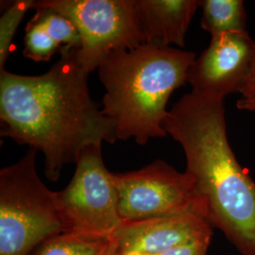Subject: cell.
I'll return each mask as SVG.
<instances>
[{
    "instance_id": "cell-1",
    "label": "cell",
    "mask_w": 255,
    "mask_h": 255,
    "mask_svg": "<svg viewBox=\"0 0 255 255\" xmlns=\"http://www.w3.org/2000/svg\"><path fill=\"white\" fill-rule=\"evenodd\" d=\"M88 75L67 47L41 76L0 72V134L43 152L51 182L86 146L118 141L115 123L92 100Z\"/></svg>"
},
{
    "instance_id": "cell-2",
    "label": "cell",
    "mask_w": 255,
    "mask_h": 255,
    "mask_svg": "<svg viewBox=\"0 0 255 255\" xmlns=\"http://www.w3.org/2000/svg\"><path fill=\"white\" fill-rule=\"evenodd\" d=\"M164 128L182 146L211 226L241 255H255V182L229 144L224 101L185 94L168 111Z\"/></svg>"
},
{
    "instance_id": "cell-3",
    "label": "cell",
    "mask_w": 255,
    "mask_h": 255,
    "mask_svg": "<svg viewBox=\"0 0 255 255\" xmlns=\"http://www.w3.org/2000/svg\"><path fill=\"white\" fill-rule=\"evenodd\" d=\"M196 59L193 51L143 44L113 51L101 62L98 69L106 89L101 111L115 123L118 140L134 138L145 145L167 135L166 104L187 82Z\"/></svg>"
},
{
    "instance_id": "cell-4",
    "label": "cell",
    "mask_w": 255,
    "mask_h": 255,
    "mask_svg": "<svg viewBox=\"0 0 255 255\" xmlns=\"http://www.w3.org/2000/svg\"><path fill=\"white\" fill-rule=\"evenodd\" d=\"M36 149L0 170V255H31L47 239L65 232L56 192L36 170Z\"/></svg>"
},
{
    "instance_id": "cell-5",
    "label": "cell",
    "mask_w": 255,
    "mask_h": 255,
    "mask_svg": "<svg viewBox=\"0 0 255 255\" xmlns=\"http://www.w3.org/2000/svg\"><path fill=\"white\" fill-rule=\"evenodd\" d=\"M102 145L86 146L76 170L56 202L65 232L91 237H114L124 221L119 214V193L113 172L106 168Z\"/></svg>"
},
{
    "instance_id": "cell-6",
    "label": "cell",
    "mask_w": 255,
    "mask_h": 255,
    "mask_svg": "<svg viewBox=\"0 0 255 255\" xmlns=\"http://www.w3.org/2000/svg\"><path fill=\"white\" fill-rule=\"evenodd\" d=\"M34 6L54 9L73 22L82 37L76 56L89 74L111 52L146 44L135 0H42Z\"/></svg>"
},
{
    "instance_id": "cell-7",
    "label": "cell",
    "mask_w": 255,
    "mask_h": 255,
    "mask_svg": "<svg viewBox=\"0 0 255 255\" xmlns=\"http://www.w3.org/2000/svg\"><path fill=\"white\" fill-rule=\"evenodd\" d=\"M113 177L124 222L189 212H199L207 219L205 202L191 175L177 171L164 161L157 160L134 171L113 172Z\"/></svg>"
},
{
    "instance_id": "cell-8",
    "label": "cell",
    "mask_w": 255,
    "mask_h": 255,
    "mask_svg": "<svg viewBox=\"0 0 255 255\" xmlns=\"http://www.w3.org/2000/svg\"><path fill=\"white\" fill-rule=\"evenodd\" d=\"M255 52V41L248 32L212 37L188 72L192 91L221 101L231 94L241 93L251 74Z\"/></svg>"
},
{
    "instance_id": "cell-9",
    "label": "cell",
    "mask_w": 255,
    "mask_h": 255,
    "mask_svg": "<svg viewBox=\"0 0 255 255\" xmlns=\"http://www.w3.org/2000/svg\"><path fill=\"white\" fill-rule=\"evenodd\" d=\"M210 235L213 227L205 215L189 212L124 222L114 238L118 255H152Z\"/></svg>"
},
{
    "instance_id": "cell-10",
    "label": "cell",
    "mask_w": 255,
    "mask_h": 255,
    "mask_svg": "<svg viewBox=\"0 0 255 255\" xmlns=\"http://www.w3.org/2000/svg\"><path fill=\"white\" fill-rule=\"evenodd\" d=\"M200 7L201 0H135L145 43L159 47H184L188 27Z\"/></svg>"
},
{
    "instance_id": "cell-11",
    "label": "cell",
    "mask_w": 255,
    "mask_h": 255,
    "mask_svg": "<svg viewBox=\"0 0 255 255\" xmlns=\"http://www.w3.org/2000/svg\"><path fill=\"white\" fill-rule=\"evenodd\" d=\"M31 255H118L114 237L64 232L43 242Z\"/></svg>"
},
{
    "instance_id": "cell-12",
    "label": "cell",
    "mask_w": 255,
    "mask_h": 255,
    "mask_svg": "<svg viewBox=\"0 0 255 255\" xmlns=\"http://www.w3.org/2000/svg\"><path fill=\"white\" fill-rule=\"evenodd\" d=\"M201 27L212 37L247 31V14L242 0H201Z\"/></svg>"
},
{
    "instance_id": "cell-13",
    "label": "cell",
    "mask_w": 255,
    "mask_h": 255,
    "mask_svg": "<svg viewBox=\"0 0 255 255\" xmlns=\"http://www.w3.org/2000/svg\"><path fill=\"white\" fill-rule=\"evenodd\" d=\"M34 16L46 28L47 33L54 39L55 42L67 48L80 49L82 47V37L73 22L54 9L34 6Z\"/></svg>"
},
{
    "instance_id": "cell-14",
    "label": "cell",
    "mask_w": 255,
    "mask_h": 255,
    "mask_svg": "<svg viewBox=\"0 0 255 255\" xmlns=\"http://www.w3.org/2000/svg\"><path fill=\"white\" fill-rule=\"evenodd\" d=\"M24 45V56L35 62H47L55 53L62 51V46L55 42L34 15L27 23Z\"/></svg>"
},
{
    "instance_id": "cell-15",
    "label": "cell",
    "mask_w": 255,
    "mask_h": 255,
    "mask_svg": "<svg viewBox=\"0 0 255 255\" xmlns=\"http://www.w3.org/2000/svg\"><path fill=\"white\" fill-rule=\"evenodd\" d=\"M34 0H17L12 2L0 18V72L9 57L13 37L28 9H32Z\"/></svg>"
},
{
    "instance_id": "cell-16",
    "label": "cell",
    "mask_w": 255,
    "mask_h": 255,
    "mask_svg": "<svg viewBox=\"0 0 255 255\" xmlns=\"http://www.w3.org/2000/svg\"><path fill=\"white\" fill-rule=\"evenodd\" d=\"M212 235L200 237L163 253L152 255H207Z\"/></svg>"
},
{
    "instance_id": "cell-17",
    "label": "cell",
    "mask_w": 255,
    "mask_h": 255,
    "mask_svg": "<svg viewBox=\"0 0 255 255\" xmlns=\"http://www.w3.org/2000/svg\"><path fill=\"white\" fill-rule=\"evenodd\" d=\"M240 94L242 95V98H244V99L255 98V52L251 74L249 76L245 87L243 88V90Z\"/></svg>"
},
{
    "instance_id": "cell-18",
    "label": "cell",
    "mask_w": 255,
    "mask_h": 255,
    "mask_svg": "<svg viewBox=\"0 0 255 255\" xmlns=\"http://www.w3.org/2000/svg\"><path fill=\"white\" fill-rule=\"evenodd\" d=\"M237 109L240 111H248L255 113V98L252 99H240L237 102Z\"/></svg>"
}]
</instances>
